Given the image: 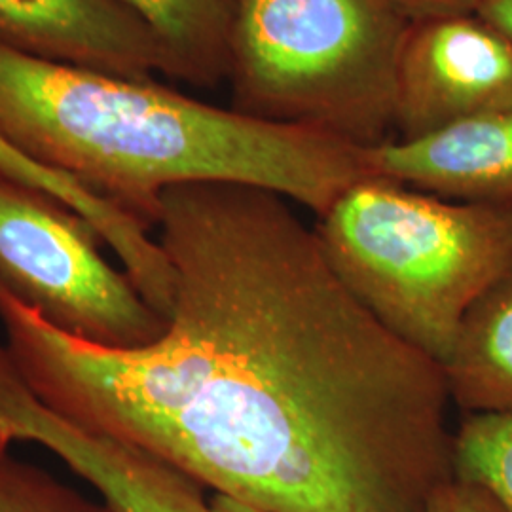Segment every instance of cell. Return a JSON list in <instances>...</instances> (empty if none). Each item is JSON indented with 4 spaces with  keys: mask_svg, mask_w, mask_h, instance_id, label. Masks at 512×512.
Segmentation results:
<instances>
[{
    "mask_svg": "<svg viewBox=\"0 0 512 512\" xmlns=\"http://www.w3.org/2000/svg\"><path fill=\"white\" fill-rule=\"evenodd\" d=\"M476 14L512 44V0H484Z\"/></svg>",
    "mask_w": 512,
    "mask_h": 512,
    "instance_id": "16",
    "label": "cell"
},
{
    "mask_svg": "<svg viewBox=\"0 0 512 512\" xmlns=\"http://www.w3.org/2000/svg\"><path fill=\"white\" fill-rule=\"evenodd\" d=\"M452 465L456 478L482 486L512 512V414H463Z\"/></svg>",
    "mask_w": 512,
    "mask_h": 512,
    "instance_id": "12",
    "label": "cell"
},
{
    "mask_svg": "<svg viewBox=\"0 0 512 512\" xmlns=\"http://www.w3.org/2000/svg\"><path fill=\"white\" fill-rule=\"evenodd\" d=\"M410 21L476 14L484 0H391Z\"/></svg>",
    "mask_w": 512,
    "mask_h": 512,
    "instance_id": "15",
    "label": "cell"
},
{
    "mask_svg": "<svg viewBox=\"0 0 512 512\" xmlns=\"http://www.w3.org/2000/svg\"><path fill=\"white\" fill-rule=\"evenodd\" d=\"M0 512H114L0 448Z\"/></svg>",
    "mask_w": 512,
    "mask_h": 512,
    "instance_id": "13",
    "label": "cell"
},
{
    "mask_svg": "<svg viewBox=\"0 0 512 512\" xmlns=\"http://www.w3.org/2000/svg\"><path fill=\"white\" fill-rule=\"evenodd\" d=\"M313 228L351 294L439 365L512 262V205L444 200L382 177L351 184Z\"/></svg>",
    "mask_w": 512,
    "mask_h": 512,
    "instance_id": "3",
    "label": "cell"
},
{
    "mask_svg": "<svg viewBox=\"0 0 512 512\" xmlns=\"http://www.w3.org/2000/svg\"><path fill=\"white\" fill-rule=\"evenodd\" d=\"M368 177L444 200L512 205V103L414 141L363 148Z\"/></svg>",
    "mask_w": 512,
    "mask_h": 512,
    "instance_id": "8",
    "label": "cell"
},
{
    "mask_svg": "<svg viewBox=\"0 0 512 512\" xmlns=\"http://www.w3.org/2000/svg\"><path fill=\"white\" fill-rule=\"evenodd\" d=\"M440 366L463 414H512V262L465 313Z\"/></svg>",
    "mask_w": 512,
    "mask_h": 512,
    "instance_id": "10",
    "label": "cell"
},
{
    "mask_svg": "<svg viewBox=\"0 0 512 512\" xmlns=\"http://www.w3.org/2000/svg\"><path fill=\"white\" fill-rule=\"evenodd\" d=\"M0 48L120 78L167 73L160 40L120 0H0Z\"/></svg>",
    "mask_w": 512,
    "mask_h": 512,
    "instance_id": "7",
    "label": "cell"
},
{
    "mask_svg": "<svg viewBox=\"0 0 512 512\" xmlns=\"http://www.w3.org/2000/svg\"><path fill=\"white\" fill-rule=\"evenodd\" d=\"M0 135L37 164L154 230L160 196L249 184L321 217L368 177L363 148L173 92L0 48Z\"/></svg>",
    "mask_w": 512,
    "mask_h": 512,
    "instance_id": "2",
    "label": "cell"
},
{
    "mask_svg": "<svg viewBox=\"0 0 512 512\" xmlns=\"http://www.w3.org/2000/svg\"><path fill=\"white\" fill-rule=\"evenodd\" d=\"M209 503H211L213 512H264L258 511L251 505H245L241 501H236L232 497H226V495L215 494V497Z\"/></svg>",
    "mask_w": 512,
    "mask_h": 512,
    "instance_id": "17",
    "label": "cell"
},
{
    "mask_svg": "<svg viewBox=\"0 0 512 512\" xmlns=\"http://www.w3.org/2000/svg\"><path fill=\"white\" fill-rule=\"evenodd\" d=\"M160 40L165 76L211 88L228 78L239 0H120Z\"/></svg>",
    "mask_w": 512,
    "mask_h": 512,
    "instance_id": "11",
    "label": "cell"
},
{
    "mask_svg": "<svg viewBox=\"0 0 512 512\" xmlns=\"http://www.w3.org/2000/svg\"><path fill=\"white\" fill-rule=\"evenodd\" d=\"M427 512H507L482 486L450 478L433 492Z\"/></svg>",
    "mask_w": 512,
    "mask_h": 512,
    "instance_id": "14",
    "label": "cell"
},
{
    "mask_svg": "<svg viewBox=\"0 0 512 512\" xmlns=\"http://www.w3.org/2000/svg\"><path fill=\"white\" fill-rule=\"evenodd\" d=\"M512 103V44L478 14L410 21L393 101V129L414 141Z\"/></svg>",
    "mask_w": 512,
    "mask_h": 512,
    "instance_id": "6",
    "label": "cell"
},
{
    "mask_svg": "<svg viewBox=\"0 0 512 512\" xmlns=\"http://www.w3.org/2000/svg\"><path fill=\"white\" fill-rule=\"evenodd\" d=\"M408 25L391 0H239L226 78L232 109L378 147L393 129Z\"/></svg>",
    "mask_w": 512,
    "mask_h": 512,
    "instance_id": "4",
    "label": "cell"
},
{
    "mask_svg": "<svg viewBox=\"0 0 512 512\" xmlns=\"http://www.w3.org/2000/svg\"><path fill=\"white\" fill-rule=\"evenodd\" d=\"M55 456L114 512H213L196 480L120 440L67 429Z\"/></svg>",
    "mask_w": 512,
    "mask_h": 512,
    "instance_id": "9",
    "label": "cell"
},
{
    "mask_svg": "<svg viewBox=\"0 0 512 512\" xmlns=\"http://www.w3.org/2000/svg\"><path fill=\"white\" fill-rule=\"evenodd\" d=\"M285 196L167 188L165 329L78 340L0 291L12 363L42 403L264 512H427L454 478L442 366L366 310Z\"/></svg>",
    "mask_w": 512,
    "mask_h": 512,
    "instance_id": "1",
    "label": "cell"
},
{
    "mask_svg": "<svg viewBox=\"0 0 512 512\" xmlns=\"http://www.w3.org/2000/svg\"><path fill=\"white\" fill-rule=\"evenodd\" d=\"M71 207L0 173V291L55 329L105 348L154 342L165 319Z\"/></svg>",
    "mask_w": 512,
    "mask_h": 512,
    "instance_id": "5",
    "label": "cell"
}]
</instances>
